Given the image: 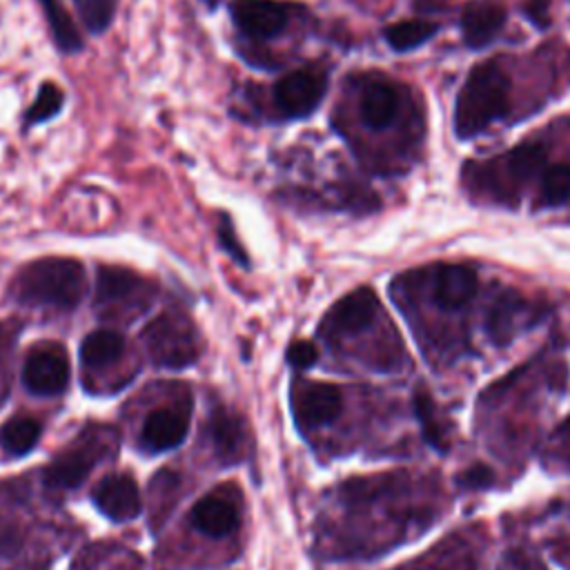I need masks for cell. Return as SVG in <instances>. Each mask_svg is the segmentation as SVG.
I'll return each instance as SVG.
<instances>
[{"label": "cell", "instance_id": "cell-7", "mask_svg": "<svg viewBox=\"0 0 570 570\" xmlns=\"http://www.w3.org/2000/svg\"><path fill=\"white\" fill-rule=\"evenodd\" d=\"M69 374L71 372L65 352L53 345L33 350L22 367V381L27 390L38 396H53L65 392Z\"/></svg>", "mask_w": 570, "mask_h": 570}, {"label": "cell", "instance_id": "cell-18", "mask_svg": "<svg viewBox=\"0 0 570 570\" xmlns=\"http://www.w3.org/2000/svg\"><path fill=\"white\" fill-rule=\"evenodd\" d=\"M140 285H145V283L138 274H134L125 267L105 265L98 269V276H96V305L102 307V305L122 303L131 294L136 296Z\"/></svg>", "mask_w": 570, "mask_h": 570}, {"label": "cell", "instance_id": "cell-13", "mask_svg": "<svg viewBox=\"0 0 570 570\" xmlns=\"http://www.w3.org/2000/svg\"><path fill=\"white\" fill-rule=\"evenodd\" d=\"M399 91L385 80H372L363 87L358 96V116L365 127L381 131L394 122L399 116Z\"/></svg>", "mask_w": 570, "mask_h": 570}, {"label": "cell", "instance_id": "cell-9", "mask_svg": "<svg viewBox=\"0 0 570 570\" xmlns=\"http://www.w3.org/2000/svg\"><path fill=\"white\" fill-rule=\"evenodd\" d=\"M96 508L111 521H129L140 512V492L129 474H109L91 492Z\"/></svg>", "mask_w": 570, "mask_h": 570}, {"label": "cell", "instance_id": "cell-22", "mask_svg": "<svg viewBox=\"0 0 570 570\" xmlns=\"http://www.w3.org/2000/svg\"><path fill=\"white\" fill-rule=\"evenodd\" d=\"M40 439V423L31 416H16L0 430V445L13 456H22L33 450Z\"/></svg>", "mask_w": 570, "mask_h": 570}, {"label": "cell", "instance_id": "cell-15", "mask_svg": "<svg viewBox=\"0 0 570 570\" xmlns=\"http://www.w3.org/2000/svg\"><path fill=\"white\" fill-rule=\"evenodd\" d=\"M191 523L207 537H227L229 532L236 530L238 525V514L236 508L225 501L218 494L203 497L194 508H191Z\"/></svg>", "mask_w": 570, "mask_h": 570}, {"label": "cell", "instance_id": "cell-6", "mask_svg": "<svg viewBox=\"0 0 570 570\" xmlns=\"http://www.w3.org/2000/svg\"><path fill=\"white\" fill-rule=\"evenodd\" d=\"M379 309V301L372 289L361 287L354 289L352 294L343 296L323 318L321 323V334L327 338H341V336H352L361 330H365Z\"/></svg>", "mask_w": 570, "mask_h": 570}, {"label": "cell", "instance_id": "cell-26", "mask_svg": "<svg viewBox=\"0 0 570 570\" xmlns=\"http://www.w3.org/2000/svg\"><path fill=\"white\" fill-rule=\"evenodd\" d=\"M65 102V94L56 82H42L38 89L36 100L31 102L27 116H24V125H38V122H47L53 116L60 114Z\"/></svg>", "mask_w": 570, "mask_h": 570}, {"label": "cell", "instance_id": "cell-14", "mask_svg": "<svg viewBox=\"0 0 570 570\" xmlns=\"http://www.w3.org/2000/svg\"><path fill=\"white\" fill-rule=\"evenodd\" d=\"M96 461V450L87 441H78L73 448L60 452L45 470V481L51 488H76L82 483Z\"/></svg>", "mask_w": 570, "mask_h": 570}, {"label": "cell", "instance_id": "cell-28", "mask_svg": "<svg viewBox=\"0 0 570 570\" xmlns=\"http://www.w3.org/2000/svg\"><path fill=\"white\" fill-rule=\"evenodd\" d=\"M287 361L294 365V367H309L318 361V350L314 343L309 341H294L289 347H287Z\"/></svg>", "mask_w": 570, "mask_h": 570}, {"label": "cell", "instance_id": "cell-27", "mask_svg": "<svg viewBox=\"0 0 570 570\" xmlns=\"http://www.w3.org/2000/svg\"><path fill=\"white\" fill-rule=\"evenodd\" d=\"M82 24L91 33H102L116 13V0H73Z\"/></svg>", "mask_w": 570, "mask_h": 570}, {"label": "cell", "instance_id": "cell-11", "mask_svg": "<svg viewBox=\"0 0 570 570\" xmlns=\"http://www.w3.org/2000/svg\"><path fill=\"white\" fill-rule=\"evenodd\" d=\"M189 419L185 412L169 410V407H158L154 410L140 430V445L145 452H165L185 441Z\"/></svg>", "mask_w": 570, "mask_h": 570}, {"label": "cell", "instance_id": "cell-30", "mask_svg": "<svg viewBox=\"0 0 570 570\" xmlns=\"http://www.w3.org/2000/svg\"><path fill=\"white\" fill-rule=\"evenodd\" d=\"M218 232H220V245H223V249L229 252V254L234 256V261L247 265V256H245L243 247L238 245V240H236V236H234V229H232V225H229L227 218L220 220V229H218Z\"/></svg>", "mask_w": 570, "mask_h": 570}, {"label": "cell", "instance_id": "cell-5", "mask_svg": "<svg viewBox=\"0 0 570 570\" xmlns=\"http://www.w3.org/2000/svg\"><path fill=\"white\" fill-rule=\"evenodd\" d=\"M296 7L281 0H232L229 16L236 29L256 40L281 36L294 16Z\"/></svg>", "mask_w": 570, "mask_h": 570}, {"label": "cell", "instance_id": "cell-29", "mask_svg": "<svg viewBox=\"0 0 570 570\" xmlns=\"http://www.w3.org/2000/svg\"><path fill=\"white\" fill-rule=\"evenodd\" d=\"M492 481H494V474H492V470H490L488 465H483V463H474V465L465 468L463 474L459 476V483H461L463 488H472V490L488 488V485H492Z\"/></svg>", "mask_w": 570, "mask_h": 570}, {"label": "cell", "instance_id": "cell-1", "mask_svg": "<svg viewBox=\"0 0 570 570\" xmlns=\"http://www.w3.org/2000/svg\"><path fill=\"white\" fill-rule=\"evenodd\" d=\"M510 109V76L497 60L472 67L456 94L454 134L470 140L503 118Z\"/></svg>", "mask_w": 570, "mask_h": 570}, {"label": "cell", "instance_id": "cell-23", "mask_svg": "<svg viewBox=\"0 0 570 570\" xmlns=\"http://www.w3.org/2000/svg\"><path fill=\"white\" fill-rule=\"evenodd\" d=\"M539 198H541V205L546 207H557L570 200V165L568 163L548 165L541 171Z\"/></svg>", "mask_w": 570, "mask_h": 570}, {"label": "cell", "instance_id": "cell-16", "mask_svg": "<svg viewBox=\"0 0 570 570\" xmlns=\"http://www.w3.org/2000/svg\"><path fill=\"white\" fill-rule=\"evenodd\" d=\"M209 439L214 443L216 454L225 461H238L243 454V443H245V430H243V421L238 414L218 407L212 412L209 419Z\"/></svg>", "mask_w": 570, "mask_h": 570}, {"label": "cell", "instance_id": "cell-21", "mask_svg": "<svg viewBox=\"0 0 570 570\" xmlns=\"http://www.w3.org/2000/svg\"><path fill=\"white\" fill-rule=\"evenodd\" d=\"M436 31H439V24L430 20H401L385 27L383 38L394 51L403 53L425 45Z\"/></svg>", "mask_w": 570, "mask_h": 570}, {"label": "cell", "instance_id": "cell-3", "mask_svg": "<svg viewBox=\"0 0 570 570\" xmlns=\"http://www.w3.org/2000/svg\"><path fill=\"white\" fill-rule=\"evenodd\" d=\"M151 361L160 367H185L198 358V341L183 316L160 314L142 332Z\"/></svg>", "mask_w": 570, "mask_h": 570}, {"label": "cell", "instance_id": "cell-8", "mask_svg": "<svg viewBox=\"0 0 570 570\" xmlns=\"http://www.w3.org/2000/svg\"><path fill=\"white\" fill-rule=\"evenodd\" d=\"M343 410V396L332 383H305L296 390L292 412L301 428H321L332 423Z\"/></svg>", "mask_w": 570, "mask_h": 570}, {"label": "cell", "instance_id": "cell-17", "mask_svg": "<svg viewBox=\"0 0 570 570\" xmlns=\"http://www.w3.org/2000/svg\"><path fill=\"white\" fill-rule=\"evenodd\" d=\"M494 160H497L494 165L503 169V174L512 185H523L548 167L546 147L539 142H523Z\"/></svg>", "mask_w": 570, "mask_h": 570}, {"label": "cell", "instance_id": "cell-25", "mask_svg": "<svg viewBox=\"0 0 570 570\" xmlns=\"http://www.w3.org/2000/svg\"><path fill=\"white\" fill-rule=\"evenodd\" d=\"M414 414L421 423V430H423V436L425 441L439 450V452H445L450 448L448 443V436H445V430L443 425L436 421V412H434V403L430 399V394H425L423 390L414 392Z\"/></svg>", "mask_w": 570, "mask_h": 570}, {"label": "cell", "instance_id": "cell-20", "mask_svg": "<svg viewBox=\"0 0 570 570\" xmlns=\"http://www.w3.org/2000/svg\"><path fill=\"white\" fill-rule=\"evenodd\" d=\"M38 4L47 18L49 31H51L58 49L65 53H76L78 49H82L80 31H78L76 22L69 18V13L62 9V4L58 0H38Z\"/></svg>", "mask_w": 570, "mask_h": 570}, {"label": "cell", "instance_id": "cell-10", "mask_svg": "<svg viewBox=\"0 0 570 570\" xmlns=\"http://www.w3.org/2000/svg\"><path fill=\"white\" fill-rule=\"evenodd\" d=\"M505 24V9L492 0H470L461 11L463 40L472 49L490 45Z\"/></svg>", "mask_w": 570, "mask_h": 570}, {"label": "cell", "instance_id": "cell-19", "mask_svg": "<svg viewBox=\"0 0 570 570\" xmlns=\"http://www.w3.org/2000/svg\"><path fill=\"white\" fill-rule=\"evenodd\" d=\"M125 352L122 334L114 330H96L85 336L80 345V358L87 367H102L118 361Z\"/></svg>", "mask_w": 570, "mask_h": 570}, {"label": "cell", "instance_id": "cell-24", "mask_svg": "<svg viewBox=\"0 0 570 570\" xmlns=\"http://www.w3.org/2000/svg\"><path fill=\"white\" fill-rule=\"evenodd\" d=\"M528 305L512 294H505L501 298H497V305L490 309L488 316V332L497 343H503L512 336L514 332V312L525 309Z\"/></svg>", "mask_w": 570, "mask_h": 570}, {"label": "cell", "instance_id": "cell-31", "mask_svg": "<svg viewBox=\"0 0 570 570\" xmlns=\"http://www.w3.org/2000/svg\"><path fill=\"white\" fill-rule=\"evenodd\" d=\"M530 20L537 24H546V2L543 0H530Z\"/></svg>", "mask_w": 570, "mask_h": 570}, {"label": "cell", "instance_id": "cell-4", "mask_svg": "<svg viewBox=\"0 0 570 570\" xmlns=\"http://www.w3.org/2000/svg\"><path fill=\"white\" fill-rule=\"evenodd\" d=\"M327 89V73L321 67H301L274 85V102L287 118H307L316 111Z\"/></svg>", "mask_w": 570, "mask_h": 570}, {"label": "cell", "instance_id": "cell-2", "mask_svg": "<svg viewBox=\"0 0 570 570\" xmlns=\"http://www.w3.org/2000/svg\"><path fill=\"white\" fill-rule=\"evenodd\" d=\"M85 272L73 258H38L16 278L13 294L27 305L71 309L82 298Z\"/></svg>", "mask_w": 570, "mask_h": 570}, {"label": "cell", "instance_id": "cell-12", "mask_svg": "<svg viewBox=\"0 0 570 570\" xmlns=\"http://www.w3.org/2000/svg\"><path fill=\"white\" fill-rule=\"evenodd\" d=\"M476 274L465 265H443L432 278V301L441 309H459L476 294Z\"/></svg>", "mask_w": 570, "mask_h": 570}]
</instances>
